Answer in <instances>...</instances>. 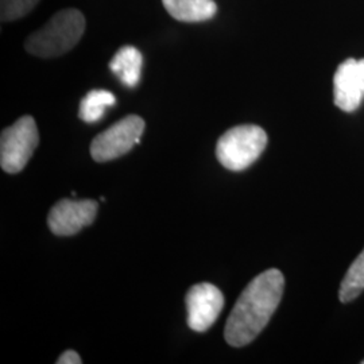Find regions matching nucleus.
Wrapping results in <instances>:
<instances>
[{
    "instance_id": "f257e3e1",
    "label": "nucleus",
    "mask_w": 364,
    "mask_h": 364,
    "mask_svg": "<svg viewBox=\"0 0 364 364\" xmlns=\"http://www.w3.org/2000/svg\"><path fill=\"white\" fill-rule=\"evenodd\" d=\"M285 289V278L277 269L255 277L242 291L230 314L224 338L232 347H245L259 335L277 311Z\"/></svg>"
},
{
    "instance_id": "f03ea898",
    "label": "nucleus",
    "mask_w": 364,
    "mask_h": 364,
    "mask_svg": "<svg viewBox=\"0 0 364 364\" xmlns=\"http://www.w3.org/2000/svg\"><path fill=\"white\" fill-rule=\"evenodd\" d=\"M85 31V18L76 9L54 14L45 26L34 31L25 42V49L39 58H54L70 52Z\"/></svg>"
},
{
    "instance_id": "7ed1b4c3",
    "label": "nucleus",
    "mask_w": 364,
    "mask_h": 364,
    "mask_svg": "<svg viewBox=\"0 0 364 364\" xmlns=\"http://www.w3.org/2000/svg\"><path fill=\"white\" fill-rule=\"evenodd\" d=\"M267 146V134L259 126L243 124L224 132L216 146V156L225 169L250 168Z\"/></svg>"
},
{
    "instance_id": "20e7f679",
    "label": "nucleus",
    "mask_w": 364,
    "mask_h": 364,
    "mask_svg": "<svg viewBox=\"0 0 364 364\" xmlns=\"http://www.w3.org/2000/svg\"><path fill=\"white\" fill-rule=\"evenodd\" d=\"M39 144L36 120L31 117L18 119L4 129L0 138V166L6 173L16 174L25 169Z\"/></svg>"
},
{
    "instance_id": "39448f33",
    "label": "nucleus",
    "mask_w": 364,
    "mask_h": 364,
    "mask_svg": "<svg viewBox=\"0 0 364 364\" xmlns=\"http://www.w3.org/2000/svg\"><path fill=\"white\" fill-rule=\"evenodd\" d=\"M144 131L142 117L129 115L120 119L92 141V158L96 162H108L127 154L135 144L141 142Z\"/></svg>"
},
{
    "instance_id": "423d86ee",
    "label": "nucleus",
    "mask_w": 364,
    "mask_h": 364,
    "mask_svg": "<svg viewBox=\"0 0 364 364\" xmlns=\"http://www.w3.org/2000/svg\"><path fill=\"white\" fill-rule=\"evenodd\" d=\"M224 306V296L212 284H197L186 294L188 326L195 332H205L219 318Z\"/></svg>"
},
{
    "instance_id": "0eeeda50",
    "label": "nucleus",
    "mask_w": 364,
    "mask_h": 364,
    "mask_svg": "<svg viewBox=\"0 0 364 364\" xmlns=\"http://www.w3.org/2000/svg\"><path fill=\"white\" fill-rule=\"evenodd\" d=\"M97 203L93 200L58 201L48 216V225L57 236H72L91 225L96 219Z\"/></svg>"
},
{
    "instance_id": "6e6552de",
    "label": "nucleus",
    "mask_w": 364,
    "mask_h": 364,
    "mask_svg": "<svg viewBox=\"0 0 364 364\" xmlns=\"http://www.w3.org/2000/svg\"><path fill=\"white\" fill-rule=\"evenodd\" d=\"M364 100V58H348L333 77V102L344 112L356 111Z\"/></svg>"
},
{
    "instance_id": "1a4fd4ad",
    "label": "nucleus",
    "mask_w": 364,
    "mask_h": 364,
    "mask_svg": "<svg viewBox=\"0 0 364 364\" xmlns=\"http://www.w3.org/2000/svg\"><path fill=\"white\" fill-rule=\"evenodd\" d=\"M144 66V57L135 46H123L109 63V69L129 88L138 85Z\"/></svg>"
},
{
    "instance_id": "9d476101",
    "label": "nucleus",
    "mask_w": 364,
    "mask_h": 364,
    "mask_svg": "<svg viewBox=\"0 0 364 364\" xmlns=\"http://www.w3.org/2000/svg\"><path fill=\"white\" fill-rule=\"evenodd\" d=\"M162 3L165 10L181 22H205L218 11L213 0H162Z\"/></svg>"
},
{
    "instance_id": "9b49d317",
    "label": "nucleus",
    "mask_w": 364,
    "mask_h": 364,
    "mask_svg": "<svg viewBox=\"0 0 364 364\" xmlns=\"http://www.w3.org/2000/svg\"><path fill=\"white\" fill-rule=\"evenodd\" d=\"M117 105V97L112 92L93 90L88 92L80 103L78 117L85 123H96L105 117L108 107Z\"/></svg>"
},
{
    "instance_id": "f8f14e48",
    "label": "nucleus",
    "mask_w": 364,
    "mask_h": 364,
    "mask_svg": "<svg viewBox=\"0 0 364 364\" xmlns=\"http://www.w3.org/2000/svg\"><path fill=\"white\" fill-rule=\"evenodd\" d=\"M364 290V250L352 263L351 267L341 281L338 299L343 304L351 302Z\"/></svg>"
},
{
    "instance_id": "ddd939ff",
    "label": "nucleus",
    "mask_w": 364,
    "mask_h": 364,
    "mask_svg": "<svg viewBox=\"0 0 364 364\" xmlns=\"http://www.w3.org/2000/svg\"><path fill=\"white\" fill-rule=\"evenodd\" d=\"M39 0H0L1 22H13L31 13Z\"/></svg>"
},
{
    "instance_id": "4468645a",
    "label": "nucleus",
    "mask_w": 364,
    "mask_h": 364,
    "mask_svg": "<svg viewBox=\"0 0 364 364\" xmlns=\"http://www.w3.org/2000/svg\"><path fill=\"white\" fill-rule=\"evenodd\" d=\"M82 359L80 358L77 352L73 350H68L64 352L58 359H57V364H81Z\"/></svg>"
},
{
    "instance_id": "2eb2a0df",
    "label": "nucleus",
    "mask_w": 364,
    "mask_h": 364,
    "mask_svg": "<svg viewBox=\"0 0 364 364\" xmlns=\"http://www.w3.org/2000/svg\"><path fill=\"white\" fill-rule=\"evenodd\" d=\"M362 363H363V364H364V360H363V362H362Z\"/></svg>"
}]
</instances>
